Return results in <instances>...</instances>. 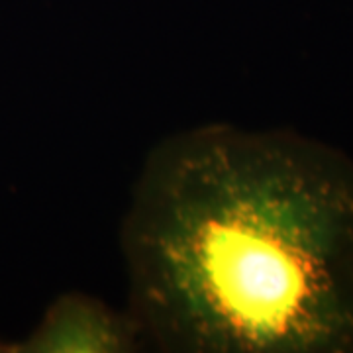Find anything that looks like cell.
I'll return each instance as SVG.
<instances>
[{
  "label": "cell",
  "instance_id": "3",
  "mask_svg": "<svg viewBox=\"0 0 353 353\" xmlns=\"http://www.w3.org/2000/svg\"><path fill=\"white\" fill-rule=\"evenodd\" d=\"M0 352H12V347H8V345L0 343Z\"/></svg>",
  "mask_w": 353,
  "mask_h": 353
},
{
  "label": "cell",
  "instance_id": "1",
  "mask_svg": "<svg viewBox=\"0 0 353 353\" xmlns=\"http://www.w3.org/2000/svg\"><path fill=\"white\" fill-rule=\"evenodd\" d=\"M128 310L169 353H353V159L202 124L148 153L122 220Z\"/></svg>",
  "mask_w": 353,
  "mask_h": 353
},
{
  "label": "cell",
  "instance_id": "2",
  "mask_svg": "<svg viewBox=\"0 0 353 353\" xmlns=\"http://www.w3.org/2000/svg\"><path fill=\"white\" fill-rule=\"evenodd\" d=\"M148 343L134 314L88 292L69 290L43 312L34 332L14 345L22 353H134Z\"/></svg>",
  "mask_w": 353,
  "mask_h": 353
}]
</instances>
